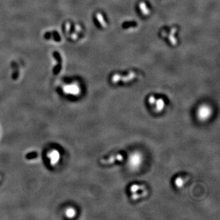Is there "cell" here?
<instances>
[{
    "instance_id": "obj_1",
    "label": "cell",
    "mask_w": 220,
    "mask_h": 220,
    "mask_svg": "<svg viewBox=\"0 0 220 220\" xmlns=\"http://www.w3.org/2000/svg\"><path fill=\"white\" fill-rule=\"evenodd\" d=\"M143 161V156L141 152L135 151L130 154L127 164L129 168L132 171L138 170L141 166Z\"/></svg>"
},
{
    "instance_id": "obj_10",
    "label": "cell",
    "mask_w": 220,
    "mask_h": 220,
    "mask_svg": "<svg viewBox=\"0 0 220 220\" xmlns=\"http://www.w3.org/2000/svg\"><path fill=\"white\" fill-rule=\"evenodd\" d=\"M121 76L119 74H115L112 78V81L113 83H117L121 81Z\"/></svg>"
},
{
    "instance_id": "obj_8",
    "label": "cell",
    "mask_w": 220,
    "mask_h": 220,
    "mask_svg": "<svg viewBox=\"0 0 220 220\" xmlns=\"http://www.w3.org/2000/svg\"><path fill=\"white\" fill-rule=\"evenodd\" d=\"M177 31V29L176 28H174L172 29L171 31V36L169 37V40L170 41V42L172 43L173 45H177V40L176 39V38L173 36V34H174V33Z\"/></svg>"
},
{
    "instance_id": "obj_3",
    "label": "cell",
    "mask_w": 220,
    "mask_h": 220,
    "mask_svg": "<svg viewBox=\"0 0 220 220\" xmlns=\"http://www.w3.org/2000/svg\"><path fill=\"white\" fill-rule=\"evenodd\" d=\"M213 114L212 108L208 105L203 104L199 106L197 109L196 116L198 119L202 122L208 121Z\"/></svg>"
},
{
    "instance_id": "obj_6",
    "label": "cell",
    "mask_w": 220,
    "mask_h": 220,
    "mask_svg": "<svg viewBox=\"0 0 220 220\" xmlns=\"http://www.w3.org/2000/svg\"><path fill=\"white\" fill-rule=\"evenodd\" d=\"M186 183V181H185V179L184 178H183L182 177H180V176H179L177 177H176L175 179H174V185L177 188H182L184 187V185Z\"/></svg>"
},
{
    "instance_id": "obj_5",
    "label": "cell",
    "mask_w": 220,
    "mask_h": 220,
    "mask_svg": "<svg viewBox=\"0 0 220 220\" xmlns=\"http://www.w3.org/2000/svg\"><path fill=\"white\" fill-rule=\"evenodd\" d=\"M153 106H155L154 109L156 112L161 113L165 108V102L164 100L161 98H156V100Z\"/></svg>"
},
{
    "instance_id": "obj_11",
    "label": "cell",
    "mask_w": 220,
    "mask_h": 220,
    "mask_svg": "<svg viewBox=\"0 0 220 220\" xmlns=\"http://www.w3.org/2000/svg\"><path fill=\"white\" fill-rule=\"evenodd\" d=\"M155 100H156V98L153 95H150L148 98V102H149V105H152V106L153 105Z\"/></svg>"
},
{
    "instance_id": "obj_9",
    "label": "cell",
    "mask_w": 220,
    "mask_h": 220,
    "mask_svg": "<svg viewBox=\"0 0 220 220\" xmlns=\"http://www.w3.org/2000/svg\"><path fill=\"white\" fill-rule=\"evenodd\" d=\"M97 18L98 20V22L100 23L101 26L103 28L106 27V22L103 19V17L101 15V14H97Z\"/></svg>"
},
{
    "instance_id": "obj_2",
    "label": "cell",
    "mask_w": 220,
    "mask_h": 220,
    "mask_svg": "<svg viewBox=\"0 0 220 220\" xmlns=\"http://www.w3.org/2000/svg\"><path fill=\"white\" fill-rule=\"evenodd\" d=\"M129 190L131 193V199L133 201H137L143 197H145L148 193V191L144 185L134 184L130 187Z\"/></svg>"
},
{
    "instance_id": "obj_7",
    "label": "cell",
    "mask_w": 220,
    "mask_h": 220,
    "mask_svg": "<svg viewBox=\"0 0 220 220\" xmlns=\"http://www.w3.org/2000/svg\"><path fill=\"white\" fill-rule=\"evenodd\" d=\"M139 9L141 11V12L145 15H147L149 13V11L147 8V7L146 6V5L144 3V2H141L139 3Z\"/></svg>"
},
{
    "instance_id": "obj_4",
    "label": "cell",
    "mask_w": 220,
    "mask_h": 220,
    "mask_svg": "<svg viewBox=\"0 0 220 220\" xmlns=\"http://www.w3.org/2000/svg\"><path fill=\"white\" fill-rule=\"evenodd\" d=\"M124 157L121 153H117L111 155L107 159H102L100 160V163L103 164H111L116 162H121L124 160Z\"/></svg>"
}]
</instances>
